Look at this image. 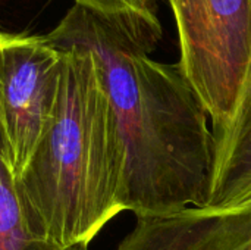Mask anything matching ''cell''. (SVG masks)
Returning a JSON list of instances; mask_svg holds the SVG:
<instances>
[{"label": "cell", "mask_w": 251, "mask_h": 250, "mask_svg": "<svg viewBox=\"0 0 251 250\" xmlns=\"http://www.w3.org/2000/svg\"><path fill=\"white\" fill-rule=\"evenodd\" d=\"M34 250H88V245H75V246H71V248H56V246H51L49 243H44V242H38L35 240L34 243Z\"/></svg>", "instance_id": "cell-10"}, {"label": "cell", "mask_w": 251, "mask_h": 250, "mask_svg": "<svg viewBox=\"0 0 251 250\" xmlns=\"http://www.w3.org/2000/svg\"><path fill=\"white\" fill-rule=\"evenodd\" d=\"M251 203V119L229 137L215 141L207 208Z\"/></svg>", "instance_id": "cell-6"}, {"label": "cell", "mask_w": 251, "mask_h": 250, "mask_svg": "<svg viewBox=\"0 0 251 250\" xmlns=\"http://www.w3.org/2000/svg\"><path fill=\"white\" fill-rule=\"evenodd\" d=\"M163 29L157 13L107 15L74 4L46 34L57 49L90 52L126 152L124 208L135 217L204 208L215 136L178 63L150 57Z\"/></svg>", "instance_id": "cell-1"}, {"label": "cell", "mask_w": 251, "mask_h": 250, "mask_svg": "<svg viewBox=\"0 0 251 250\" xmlns=\"http://www.w3.org/2000/svg\"><path fill=\"white\" fill-rule=\"evenodd\" d=\"M62 50L44 35L0 37V119L16 177L49 128L57 99Z\"/></svg>", "instance_id": "cell-4"}, {"label": "cell", "mask_w": 251, "mask_h": 250, "mask_svg": "<svg viewBox=\"0 0 251 250\" xmlns=\"http://www.w3.org/2000/svg\"><path fill=\"white\" fill-rule=\"evenodd\" d=\"M18 200L7 141L0 119V250H34Z\"/></svg>", "instance_id": "cell-7"}, {"label": "cell", "mask_w": 251, "mask_h": 250, "mask_svg": "<svg viewBox=\"0 0 251 250\" xmlns=\"http://www.w3.org/2000/svg\"><path fill=\"white\" fill-rule=\"evenodd\" d=\"M53 118L15 189L34 240L90 245L125 211L126 152L93 55L63 47Z\"/></svg>", "instance_id": "cell-2"}, {"label": "cell", "mask_w": 251, "mask_h": 250, "mask_svg": "<svg viewBox=\"0 0 251 250\" xmlns=\"http://www.w3.org/2000/svg\"><path fill=\"white\" fill-rule=\"evenodd\" d=\"M135 218L116 250H251V203Z\"/></svg>", "instance_id": "cell-5"}, {"label": "cell", "mask_w": 251, "mask_h": 250, "mask_svg": "<svg viewBox=\"0 0 251 250\" xmlns=\"http://www.w3.org/2000/svg\"><path fill=\"white\" fill-rule=\"evenodd\" d=\"M179 68L212 121L213 136L234 119L251 68V0H168Z\"/></svg>", "instance_id": "cell-3"}, {"label": "cell", "mask_w": 251, "mask_h": 250, "mask_svg": "<svg viewBox=\"0 0 251 250\" xmlns=\"http://www.w3.org/2000/svg\"><path fill=\"white\" fill-rule=\"evenodd\" d=\"M75 4L107 13H157V4L160 0H74Z\"/></svg>", "instance_id": "cell-8"}, {"label": "cell", "mask_w": 251, "mask_h": 250, "mask_svg": "<svg viewBox=\"0 0 251 250\" xmlns=\"http://www.w3.org/2000/svg\"><path fill=\"white\" fill-rule=\"evenodd\" d=\"M251 119V68L250 74H249V80H247V84H246V88L243 91V96H241V100L238 103V108H237V112L234 115V119L232 122L229 124V127L219 136H215V141H219V140H224L226 137H229L231 134H234L235 131H238L241 127H244L249 121Z\"/></svg>", "instance_id": "cell-9"}, {"label": "cell", "mask_w": 251, "mask_h": 250, "mask_svg": "<svg viewBox=\"0 0 251 250\" xmlns=\"http://www.w3.org/2000/svg\"><path fill=\"white\" fill-rule=\"evenodd\" d=\"M1 35H3V32H0V37H1Z\"/></svg>", "instance_id": "cell-11"}]
</instances>
